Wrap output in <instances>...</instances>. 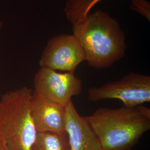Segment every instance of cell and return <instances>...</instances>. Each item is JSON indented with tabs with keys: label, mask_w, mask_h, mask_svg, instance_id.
Instances as JSON below:
<instances>
[{
	"label": "cell",
	"mask_w": 150,
	"mask_h": 150,
	"mask_svg": "<svg viewBox=\"0 0 150 150\" xmlns=\"http://www.w3.org/2000/svg\"><path fill=\"white\" fill-rule=\"evenodd\" d=\"M1 25H0V28H1Z\"/></svg>",
	"instance_id": "4fadbf2b"
},
{
	"label": "cell",
	"mask_w": 150,
	"mask_h": 150,
	"mask_svg": "<svg viewBox=\"0 0 150 150\" xmlns=\"http://www.w3.org/2000/svg\"><path fill=\"white\" fill-rule=\"evenodd\" d=\"M84 117L102 150H131L150 129V109L141 105L113 109L101 107Z\"/></svg>",
	"instance_id": "6da1fadb"
},
{
	"label": "cell",
	"mask_w": 150,
	"mask_h": 150,
	"mask_svg": "<svg viewBox=\"0 0 150 150\" xmlns=\"http://www.w3.org/2000/svg\"><path fill=\"white\" fill-rule=\"evenodd\" d=\"M31 115L38 132H65L66 106L32 93Z\"/></svg>",
	"instance_id": "52a82bcc"
},
{
	"label": "cell",
	"mask_w": 150,
	"mask_h": 150,
	"mask_svg": "<svg viewBox=\"0 0 150 150\" xmlns=\"http://www.w3.org/2000/svg\"><path fill=\"white\" fill-rule=\"evenodd\" d=\"M73 32L93 68H108L125 55V33L118 22L103 11L88 13L74 25Z\"/></svg>",
	"instance_id": "7a4b0ae2"
},
{
	"label": "cell",
	"mask_w": 150,
	"mask_h": 150,
	"mask_svg": "<svg viewBox=\"0 0 150 150\" xmlns=\"http://www.w3.org/2000/svg\"><path fill=\"white\" fill-rule=\"evenodd\" d=\"M86 61V55L74 35H60L52 38L40 61L41 67L75 73L78 66Z\"/></svg>",
	"instance_id": "8992f818"
},
{
	"label": "cell",
	"mask_w": 150,
	"mask_h": 150,
	"mask_svg": "<svg viewBox=\"0 0 150 150\" xmlns=\"http://www.w3.org/2000/svg\"><path fill=\"white\" fill-rule=\"evenodd\" d=\"M34 92L64 106H67L72 97L80 95L82 81L73 72H58L41 67L35 75Z\"/></svg>",
	"instance_id": "5b68a950"
},
{
	"label": "cell",
	"mask_w": 150,
	"mask_h": 150,
	"mask_svg": "<svg viewBox=\"0 0 150 150\" xmlns=\"http://www.w3.org/2000/svg\"><path fill=\"white\" fill-rule=\"evenodd\" d=\"M66 131L71 150H102L96 135L85 117L79 115L72 101L66 106Z\"/></svg>",
	"instance_id": "ba28073f"
},
{
	"label": "cell",
	"mask_w": 150,
	"mask_h": 150,
	"mask_svg": "<svg viewBox=\"0 0 150 150\" xmlns=\"http://www.w3.org/2000/svg\"><path fill=\"white\" fill-rule=\"evenodd\" d=\"M32 92L27 87L0 98V139L8 150H32L38 132L31 115Z\"/></svg>",
	"instance_id": "3957f363"
},
{
	"label": "cell",
	"mask_w": 150,
	"mask_h": 150,
	"mask_svg": "<svg viewBox=\"0 0 150 150\" xmlns=\"http://www.w3.org/2000/svg\"><path fill=\"white\" fill-rule=\"evenodd\" d=\"M0 150H8L7 148L5 143L0 139Z\"/></svg>",
	"instance_id": "7c38bea8"
},
{
	"label": "cell",
	"mask_w": 150,
	"mask_h": 150,
	"mask_svg": "<svg viewBox=\"0 0 150 150\" xmlns=\"http://www.w3.org/2000/svg\"><path fill=\"white\" fill-rule=\"evenodd\" d=\"M32 150H71L68 134L66 132H38Z\"/></svg>",
	"instance_id": "9c48e42d"
},
{
	"label": "cell",
	"mask_w": 150,
	"mask_h": 150,
	"mask_svg": "<svg viewBox=\"0 0 150 150\" xmlns=\"http://www.w3.org/2000/svg\"><path fill=\"white\" fill-rule=\"evenodd\" d=\"M131 8L150 20V4L147 0H132Z\"/></svg>",
	"instance_id": "8fae6325"
},
{
	"label": "cell",
	"mask_w": 150,
	"mask_h": 150,
	"mask_svg": "<svg viewBox=\"0 0 150 150\" xmlns=\"http://www.w3.org/2000/svg\"><path fill=\"white\" fill-rule=\"evenodd\" d=\"M88 98L92 102L115 99L122 101L124 106L137 107L150 102V77L131 72L119 80L89 88Z\"/></svg>",
	"instance_id": "277c9868"
},
{
	"label": "cell",
	"mask_w": 150,
	"mask_h": 150,
	"mask_svg": "<svg viewBox=\"0 0 150 150\" xmlns=\"http://www.w3.org/2000/svg\"><path fill=\"white\" fill-rule=\"evenodd\" d=\"M101 0H67L64 11L67 20L74 25L80 23L90 13L92 8Z\"/></svg>",
	"instance_id": "30bf717a"
}]
</instances>
